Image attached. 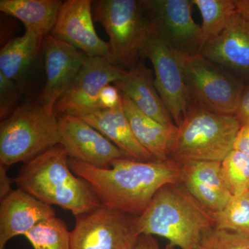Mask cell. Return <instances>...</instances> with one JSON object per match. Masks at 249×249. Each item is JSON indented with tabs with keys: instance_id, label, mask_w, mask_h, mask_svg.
<instances>
[{
	"instance_id": "obj_1",
	"label": "cell",
	"mask_w": 249,
	"mask_h": 249,
	"mask_svg": "<svg viewBox=\"0 0 249 249\" xmlns=\"http://www.w3.org/2000/svg\"><path fill=\"white\" fill-rule=\"evenodd\" d=\"M70 169L92 188L101 204L139 217L162 187L181 183V165L169 159L139 161L113 160L109 169H100L68 159Z\"/></svg>"
},
{
	"instance_id": "obj_2",
	"label": "cell",
	"mask_w": 249,
	"mask_h": 249,
	"mask_svg": "<svg viewBox=\"0 0 249 249\" xmlns=\"http://www.w3.org/2000/svg\"><path fill=\"white\" fill-rule=\"evenodd\" d=\"M180 183L165 185L137 217L139 235H157L168 247L196 249L205 232L215 225L214 213Z\"/></svg>"
},
{
	"instance_id": "obj_3",
	"label": "cell",
	"mask_w": 249,
	"mask_h": 249,
	"mask_svg": "<svg viewBox=\"0 0 249 249\" xmlns=\"http://www.w3.org/2000/svg\"><path fill=\"white\" fill-rule=\"evenodd\" d=\"M61 145L49 149L24 163L14 183L49 206H60L75 217L101 206L89 183L70 169Z\"/></svg>"
},
{
	"instance_id": "obj_4",
	"label": "cell",
	"mask_w": 249,
	"mask_h": 249,
	"mask_svg": "<svg viewBox=\"0 0 249 249\" xmlns=\"http://www.w3.org/2000/svg\"><path fill=\"white\" fill-rule=\"evenodd\" d=\"M241 126L235 115L189 106L174 137L170 159L180 164L200 160L222 162L233 150Z\"/></svg>"
},
{
	"instance_id": "obj_5",
	"label": "cell",
	"mask_w": 249,
	"mask_h": 249,
	"mask_svg": "<svg viewBox=\"0 0 249 249\" xmlns=\"http://www.w3.org/2000/svg\"><path fill=\"white\" fill-rule=\"evenodd\" d=\"M92 9L109 36L108 61L127 70L143 59L152 34L142 0H98Z\"/></svg>"
},
{
	"instance_id": "obj_6",
	"label": "cell",
	"mask_w": 249,
	"mask_h": 249,
	"mask_svg": "<svg viewBox=\"0 0 249 249\" xmlns=\"http://www.w3.org/2000/svg\"><path fill=\"white\" fill-rule=\"evenodd\" d=\"M60 144L59 121L40 103L22 104L0 124V164L27 163Z\"/></svg>"
},
{
	"instance_id": "obj_7",
	"label": "cell",
	"mask_w": 249,
	"mask_h": 249,
	"mask_svg": "<svg viewBox=\"0 0 249 249\" xmlns=\"http://www.w3.org/2000/svg\"><path fill=\"white\" fill-rule=\"evenodd\" d=\"M188 106L235 115L245 84L202 54L183 59Z\"/></svg>"
},
{
	"instance_id": "obj_8",
	"label": "cell",
	"mask_w": 249,
	"mask_h": 249,
	"mask_svg": "<svg viewBox=\"0 0 249 249\" xmlns=\"http://www.w3.org/2000/svg\"><path fill=\"white\" fill-rule=\"evenodd\" d=\"M152 36L183 58L202 53L206 39L192 16V0H142Z\"/></svg>"
},
{
	"instance_id": "obj_9",
	"label": "cell",
	"mask_w": 249,
	"mask_h": 249,
	"mask_svg": "<svg viewBox=\"0 0 249 249\" xmlns=\"http://www.w3.org/2000/svg\"><path fill=\"white\" fill-rule=\"evenodd\" d=\"M137 217L102 205L80 214L70 233L71 249H135Z\"/></svg>"
},
{
	"instance_id": "obj_10",
	"label": "cell",
	"mask_w": 249,
	"mask_h": 249,
	"mask_svg": "<svg viewBox=\"0 0 249 249\" xmlns=\"http://www.w3.org/2000/svg\"><path fill=\"white\" fill-rule=\"evenodd\" d=\"M126 70L102 57H89L71 86L54 108L57 117H83L97 109L100 93L105 87L121 79Z\"/></svg>"
},
{
	"instance_id": "obj_11",
	"label": "cell",
	"mask_w": 249,
	"mask_h": 249,
	"mask_svg": "<svg viewBox=\"0 0 249 249\" xmlns=\"http://www.w3.org/2000/svg\"><path fill=\"white\" fill-rule=\"evenodd\" d=\"M142 58L154 67L156 88L177 126L186 117L188 109L183 57L152 36Z\"/></svg>"
},
{
	"instance_id": "obj_12",
	"label": "cell",
	"mask_w": 249,
	"mask_h": 249,
	"mask_svg": "<svg viewBox=\"0 0 249 249\" xmlns=\"http://www.w3.org/2000/svg\"><path fill=\"white\" fill-rule=\"evenodd\" d=\"M58 119L60 145L65 149L69 158L100 169H109L113 160L127 158L109 139L82 118L61 116Z\"/></svg>"
},
{
	"instance_id": "obj_13",
	"label": "cell",
	"mask_w": 249,
	"mask_h": 249,
	"mask_svg": "<svg viewBox=\"0 0 249 249\" xmlns=\"http://www.w3.org/2000/svg\"><path fill=\"white\" fill-rule=\"evenodd\" d=\"M45 84L39 103L49 114L88 60L87 54L51 34L44 37Z\"/></svg>"
},
{
	"instance_id": "obj_14",
	"label": "cell",
	"mask_w": 249,
	"mask_h": 249,
	"mask_svg": "<svg viewBox=\"0 0 249 249\" xmlns=\"http://www.w3.org/2000/svg\"><path fill=\"white\" fill-rule=\"evenodd\" d=\"M50 34L89 57L109 58L108 42L98 37L93 26L91 0L63 1Z\"/></svg>"
},
{
	"instance_id": "obj_15",
	"label": "cell",
	"mask_w": 249,
	"mask_h": 249,
	"mask_svg": "<svg viewBox=\"0 0 249 249\" xmlns=\"http://www.w3.org/2000/svg\"><path fill=\"white\" fill-rule=\"evenodd\" d=\"M203 55L249 84V22L237 13L220 35L208 40Z\"/></svg>"
},
{
	"instance_id": "obj_16",
	"label": "cell",
	"mask_w": 249,
	"mask_h": 249,
	"mask_svg": "<svg viewBox=\"0 0 249 249\" xmlns=\"http://www.w3.org/2000/svg\"><path fill=\"white\" fill-rule=\"evenodd\" d=\"M55 217L52 206L21 188L13 190L0 204V249L18 235H25L39 223Z\"/></svg>"
},
{
	"instance_id": "obj_17",
	"label": "cell",
	"mask_w": 249,
	"mask_h": 249,
	"mask_svg": "<svg viewBox=\"0 0 249 249\" xmlns=\"http://www.w3.org/2000/svg\"><path fill=\"white\" fill-rule=\"evenodd\" d=\"M181 165V183L211 212L222 211L232 199L223 178L222 162L200 160Z\"/></svg>"
},
{
	"instance_id": "obj_18",
	"label": "cell",
	"mask_w": 249,
	"mask_h": 249,
	"mask_svg": "<svg viewBox=\"0 0 249 249\" xmlns=\"http://www.w3.org/2000/svg\"><path fill=\"white\" fill-rule=\"evenodd\" d=\"M113 84L144 114L165 125L177 126L156 88L154 72L145 65L144 59Z\"/></svg>"
},
{
	"instance_id": "obj_19",
	"label": "cell",
	"mask_w": 249,
	"mask_h": 249,
	"mask_svg": "<svg viewBox=\"0 0 249 249\" xmlns=\"http://www.w3.org/2000/svg\"><path fill=\"white\" fill-rule=\"evenodd\" d=\"M80 118L109 139L127 158L139 161L156 160L136 139L124 114L122 101L115 107L93 111Z\"/></svg>"
},
{
	"instance_id": "obj_20",
	"label": "cell",
	"mask_w": 249,
	"mask_h": 249,
	"mask_svg": "<svg viewBox=\"0 0 249 249\" xmlns=\"http://www.w3.org/2000/svg\"><path fill=\"white\" fill-rule=\"evenodd\" d=\"M121 96L124 114L139 143L156 160H169L178 126L160 124L144 114L129 98L122 94Z\"/></svg>"
},
{
	"instance_id": "obj_21",
	"label": "cell",
	"mask_w": 249,
	"mask_h": 249,
	"mask_svg": "<svg viewBox=\"0 0 249 249\" xmlns=\"http://www.w3.org/2000/svg\"><path fill=\"white\" fill-rule=\"evenodd\" d=\"M62 3L59 0H1L0 11L21 21L26 31L45 37L53 29Z\"/></svg>"
},
{
	"instance_id": "obj_22",
	"label": "cell",
	"mask_w": 249,
	"mask_h": 249,
	"mask_svg": "<svg viewBox=\"0 0 249 249\" xmlns=\"http://www.w3.org/2000/svg\"><path fill=\"white\" fill-rule=\"evenodd\" d=\"M43 40L42 36L26 31L6 42L0 51V73L20 85L21 77L35 61Z\"/></svg>"
},
{
	"instance_id": "obj_23",
	"label": "cell",
	"mask_w": 249,
	"mask_h": 249,
	"mask_svg": "<svg viewBox=\"0 0 249 249\" xmlns=\"http://www.w3.org/2000/svg\"><path fill=\"white\" fill-rule=\"evenodd\" d=\"M200 11L206 42L225 30L238 13L235 0H192Z\"/></svg>"
},
{
	"instance_id": "obj_24",
	"label": "cell",
	"mask_w": 249,
	"mask_h": 249,
	"mask_svg": "<svg viewBox=\"0 0 249 249\" xmlns=\"http://www.w3.org/2000/svg\"><path fill=\"white\" fill-rule=\"evenodd\" d=\"M70 233L66 223L53 217L39 223L24 237L34 249H71Z\"/></svg>"
},
{
	"instance_id": "obj_25",
	"label": "cell",
	"mask_w": 249,
	"mask_h": 249,
	"mask_svg": "<svg viewBox=\"0 0 249 249\" xmlns=\"http://www.w3.org/2000/svg\"><path fill=\"white\" fill-rule=\"evenodd\" d=\"M214 227L249 237V193L233 196L227 206L214 213Z\"/></svg>"
},
{
	"instance_id": "obj_26",
	"label": "cell",
	"mask_w": 249,
	"mask_h": 249,
	"mask_svg": "<svg viewBox=\"0 0 249 249\" xmlns=\"http://www.w3.org/2000/svg\"><path fill=\"white\" fill-rule=\"evenodd\" d=\"M223 178L232 196L249 191V157L232 150L222 161Z\"/></svg>"
},
{
	"instance_id": "obj_27",
	"label": "cell",
	"mask_w": 249,
	"mask_h": 249,
	"mask_svg": "<svg viewBox=\"0 0 249 249\" xmlns=\"http://www.w3.org/2000/svg\"><path fill=\"white\" fill-rule=\"evenodd\" d=\"M196 249H249V237L214 227L205 232Z\"/></svg>"
},
{
	"instance_id": "obj_28",
	"label": "cell",
	"mask_w": 249,
	"mask_h": 249,
	"mask_svg": "<svg viewBox=\"0 0 249 249\" xmlns=\"http://www.w3.org/2000/svg\"><path fill=\"white\" fill-rule=\"evenodd\" d=\"M23 88L0 73V119H7L19 107Z\"/></svg>"
},
{
	"instance_id": "obj_29",
	"label": "cell",
	"mask_w": 249,
	"mask_h": 249,
	"mask_svg": "<svg viewBox=\"0 0 249 249\" xmlns=\"http://www.w3.org/2000/svg\"><path fill=\"white\" fill-rule=\"evenodd\" d=\"M122 101L120 91L114 84L107 85L103 88L97 102L96 111L106 110L116 107Z\"/></svg>"
},
{
	"instance_id": "obj_30",
	"label": "cell",
	"mask_w": 249,
	"mask_h": 249,
	"mask_svg": "<svg viewBox=\"0 0 249 249\" xmlns=\"http://www.w3.org/2000/svg\"><path fill=\"white\" fill-rule=\"evenodd\" d=\"M241 124H249V84L245 85L235 114Z\"/></svg>"
},
{
	"instance_id": "obj_31",
	"label": "cell",
	"mask_w": 249,
	"mask_h": 249,
	"mask_svg": "<svg viewBox=\"0 0 249 249\" xmlns=\"http://www.w3.org/2000/svg\"><path fill=\"white\" fill-rule=\"evenodd\" d=\"M234 150H238L249 157V124H242L234 142Z\"/></svg>"
},
{
	"instance_id": "obj_32",
	"label": "cell",
	"mask_w": 249,
	"mask_h": 249,
	"mask_svg": "<svg viewBox=\"0 0 249 249\" xmlns=\"http://www.w3.org/2000/svg\"><path fill=\"white\" fill-rule=\"evenodd\" d=\"M9 167L0 164V197L1 199L9 194L13 191L11 184L14 182V179L10 178L8 175Z\"/></svg>"
},
{
	"instance_id": "obj_33",
	"label": "cell",
	"mask_w": 249,
	"mask_h": 249,
	"mask_svg": "<svg viewBox=\"0 0 249 249\" xmlns=\"http://www.w3.org/2000/svg\"><path fill=\"white\" fill-rule=\"evenodd\" d=\"M135 249H161L157 241L152 235H141Z\"/></svg>"
},
{
	"instance_id": "obj_34",
	"label": "cell",
	"mask_w": 249,
	"mask_h": 249,
	"mask_svg": "<svg viewBox=\"0 0 249 249\" xmlns=\"http://www.w3.org/2000/svg\"><path fill=\"white\" fill-rule=\"evenodd\" d=\"M237 11L249 22V0H235Z\"/></svg>"
},
{
	"instance_id": "obj_35",
	"label": "cell",
	"mask_w": 249,
	"mask_h": 249,
	"mask_svg": "<svg viewBox=\"0 0 249 249\" xmlns=\"http://www.w3.org/2000/svg\"><path fill=\"white\" fill-rule=\"evenodd\" d=\"M248 193H249V191L248 192Z\"/></svg>"
}]
</instances>
